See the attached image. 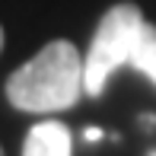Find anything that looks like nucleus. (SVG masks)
Masks as SVG:
<instances>
[{
  "instance_id": "1",
  "label": "nucleus",
  "mask_w": 156,
  "mask_h": 156,
  "mask_svg": "<svg viewBox=\"0 0 156 156\" xmlns=\"http://www.w3.org/2000/svg\"><path fill=\"white\" fill-rule=\"evenodd\" d=\"M86 93L83 58L70 41H51L6 80V99L19 112H64Z\"/></svg>"
},
{
  "instance_id": "2",
  "label": "nucleus",
  "mask_w": 156,
  "mask_h": 156,
  "mask_svg": "<svg viewBox=\"0 0 156 156\" xmlns=\"http://www.w3.org/2000/svg\"><path fill=\"white\" fill-rule=\"evenodd\" d=\"M140 26H144V13L134 3H115L102 16L93 35V45L83 58V86L89 96H102L108 76L127 67Z\"/></svg>"
},
{
  "instance_id": "3",
  "label": "nucleus",
  "mask_w": 156,
  "mask_h": 156,
  "mask_svg": "<svg viewBox=\"0 0 156 156\" xmlns=\"http://www.w3.org/2000/svg\"><path fill=\"white\" fill-rule=\"evenodd\" d=\"M23 156H73V134L58 118H45L26 134Z\"/></svg>"
},
{
  "instance_id": "4",
  "label": "nucleus",
  "mask_w": 156,
  "mask_h": 156,
  "mask_svg": "<svg viewBox=\"0 0 156 156\" xmlns=\"http://www.w3.org/2000/svg\"><path fill=\"white\" fill-rule=\"evenodd\" d=\"M127 67L144 73L156 86V26L147 23V19H144V26H140V32H137V41H134V51H131Z\"/></svg>"
},
{
  "instance_id": "5",
  "label": "nucleus",
  "mask_w": 156,
  "mask_h": 156,
  "mask_svg": "<svg viewBox=\"0 0 156 156\" xmlns=\"http://www.w3.org/2000/svg\"><path fill=\"white\" fill-rule=\"evenodd\" d=\"M86 140L93 144V140H102V131L99 127H86Z\"/></svg>"
},
{
  "instance_id": "6",
  "label": "nucleus",
  "mask_w": 156,
  "mask_h": 156,
  "mask_svg": "<svg viewBox=\"0 0 156 156\" xmlns=\"http://www.w3.org/2000/svg\"><path fill=\"white\" fill-rule=\"evenodd\" d=\"M0 51H3V29H0Z\"/></svg>"
},
{
  "instance_id": "7",
  "label": "nucleus",
  "mask_w": 156,
  "mask_h": 156,
  "mask_svg": "<svg viewBox=\"0 0 156 156\" xmlns=\"http://www.w3.org/2000/svg\"><path fill=\"white\" fill-rule=\"evenodd\" d=\"M147 156H156V150H153V153H147Z\"/></svg>"
},
{
  "instance_id": "8",
  "label": "nucleus",
  "mask_w": 156,
  "mask_h": 156,
  "mask_svg": "<svg viewBox=\"0 0 156 156\" xmlns=\"http://www.w3.org/2000/svg\"><path fill=\"white\" fill-rule=\"evenodd\" d=\"M0 156H3V150H0Z\"/></svg>"
}]
</instances>
